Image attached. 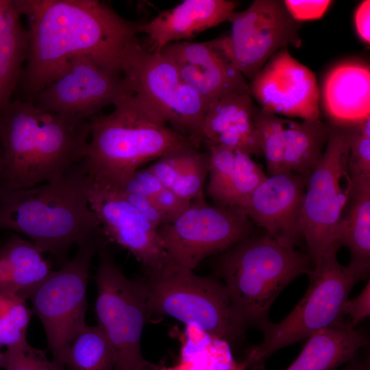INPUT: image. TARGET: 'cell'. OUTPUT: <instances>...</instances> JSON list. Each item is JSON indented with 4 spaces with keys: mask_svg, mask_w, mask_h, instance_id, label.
<instances>
[{
    "mask_svg": "<svg viewBox=\"0 0 370 370\" xmlns=\"http://www.w3.org/2000/svg\"><path fill=\"white\" fill-rule=\"evenodd\" d=\"M27 22L28 51L16 88L31 101L74 58L87 56L123 75L140 45L137 24L97 0H14Z\"/></svg>",
    "mask_w": 370,
    "mask_h": 370,
    "instance_id": "cell-1",
    "label": "cell"
},
{
    "mask_svg": "<svg viewBox=\"0 0 370 370\" xmlns=\"http://www.w3.org/2000/svg\"><path fill=\"white\" fill-rule=\"evenodd\" d=\"M89 121L12 100L0 118V186L26 188L64 175L86 156Z\"/></svg>",
    "mask_w": 370,
    "mask_h": 370,
    "instance_id": "cell-2",
    "label": "cell"
},
{
    "mask_svg": "<svg viewBox=\"0 0 370 370\" xmlns=\"http://www.w3.org/2000/svg\"><path fill=\"white\" fill-rule=\"evenodd\" d=\"M87 186L84 160L51 182L26 188L0 186V229L26 235L63 264L74 244L102 230Z\"/></svg>",
    "mask_w": 370,
    "mask_h": 370,
    "instance_id": "cell-3",
    "label": "cell"
},
{
    "mask_svg": "<svg viewBox=\"0 0 370 370\" xmlns=\"http://www.w3.org/2000/svg\"><path fill=\"white\" fill-rule=\"evenodd\" d=\"M113 106L110 113L88 120L84 162L94 182L114 186L145 162L179 149L197 148L133 92L122 95Z\"/></svg>",
    "mask_w": 370,
    "mask_h": 370,
    "instance_id": "cell-4",
    "label": "cell"
},
{
    "mask_svg": "<svg viewBox=\"0 0 370 370\" xmlns=\"http://www.w3.org/2000/svg\"><path fill=\"white\" fill-rule=\"evenodd\" d=\"M309 255L266 234L243 239L221 252L214 263L236 312L245 325L268 320L270 308L282 291L312 270Z\"/></svg>",
    "mask_w": 370,
    "mask_h": 370,
    "instance_id": "cell-5",
    "label": "cell"
},
{
    "mask_svg": "<svg viewBox=\"0 0 370 370\" xmlns=\"http://www.w3.org/2000/svg\"><path fill=\"white\" fill-rule=\"evenodd\" d=\"M340 247L332 246L314 265L307 291L284 319L260 325L262 341L247 352L241 364L243 370H263L266 360L278 350L345 321L343 305L353 286L364 278L340 264L336 256Z\"/></svg>",
    "mask_w": 370,
    "mask_h": 370,
    "instance_id": "cell-6",
    "label": "cell"
},
{
    "mask_svg": "<svg viewBox=\"0 0 370 370\" xmlns=\"http://www.w3.org/2000/svg\"><path fill=\"white\" fill-rule=\"evenodd\" d=\"M141 278L149 317L171 316L229 345L243 339L247 326L219 280L177 267Z\"/></svg>",
    "mask_w": 370,
    "mask_h": 370,
    "instance_id": "cell-7",
    "label": "cell"
},
{
    "mask_svg": "<svg viewBox=\"0 0 370 370\" xmlns=\"http://www.w3.org/2000/svg\"><path fill=\"white\" fill-rule=\"evenodd\" d=\"M108 239L103 230L77 244L75 256L24 295L44 327L53 360L64 367L68 350L86 324L92 259Z\"/></svg>",
    "mask_w": 370,
    "mask_h": 370,
    "instance_id": "cell-8",
    "label": "cell"
},
{
    "mask_svg": "<svg viewBox=\"0 0 370 370\" xmlns=\"http://www.w3.org/2000/svg\"><path fill=\"white\" fill-rule=\"evenodd\" d=\"M98 254L95 312L114 353L113 370H161L141 351L142 332L149 318L142 278L128 279L106 247Z\"/></svg>",
    "mask_w": 370,
    "mask_h": 370,
    "instance_id": "cell-9",
    "label": "cell"
},
{
    "mask_svg": "<svg viewBox=\"0 0 370 370\" xmlns=\"http://www.w3.org/2000/svg\"><path fill=\"white\" fill-rule=\"evenodd\" d=\"M329 125L325 149L307 180L301 215L302 236L314 265L338 245L336 228L352 188L347 169L352 125Z\"/></svg>",
    "mask_w": 370,
    "mask_h": 370,
    "instance_id": "cell-10",
    "label": "cell"
},
{
    "mask_svg": "<svg viewBox=\"0 0 370 370\" xmlns=\"http://www.w3.org/2000/svg\"><path fill=\"white\" fill-rule=\"evenodd\" d=\"M123 76L134 95L198 148L208 104L183 81L169 58L140 44L127 60Z\"/></svg>",
    "mask_w": 370,
    "mask_h": 370,
    "instance_id": "cell-11",
    "label": "cell"
},
{
    "mask_svg": "<svg viewBox=\"0 0 370 370\" xmlns=\"http://www.w3.org/2000/svg\"><path fill=\"white\" fill-rule=\"evenodd\" d=\"M251 223L241 208L210 205L202 198L158 233L171 266L193 271L209 256L251 236Z\"/></svg>",
    "mask_w": 370,
    "mask_h": 370,
    "instance_id": "cell-12",
    "label": "cell"
},
{
    "mask_svg": "<svg viewBox=\"0 0 370 370\" xmlns=\"http://www.w3.org/2000/svg\"><path fill=\"white\" fill-rule=\"evenodd\" d=\"M228 35L220 37L235 68L251 82L267 61L288 45L299 47L300 23L294 20L283 1L254 0L245 10L234 12Z\"/></svg>",
    "mask_w": 370,
    "mask_h": 370,
    "instance_id": "cell-13",
    "label": "cell"
},
{
    "mask_svg": "<svg viewBox=\"0 0 370 370\" xmlns=\"http://www.w3.org/2000/svg\"><path fill=\"white\" fill-rule=\"evenodd\" d=\"M127 92L132 91L123 75L89 57L79 56L71 60L31 101L46 111L89 120Z\"/></svg>",
    "mask_w": 370,
    "mask_h": 370,
    "instance_id": "cell-14",
    "label": "cell"
},
{
    "mask_svg": "<svg viewBox=\"0 0 370 370\" xmlns=\"http://www.w3.org/2000/svg\"><path fill=\"white\" fill-rule=\"evenodd\" d=\"M87 196L90 208L108 241L130 251L142 264L145 275H158L172 267L158 228L120 191L88 177Z\"/></svg>",
    "mask_w": 370,
    "mask_h": 370,
    "instance_id": "cell-15",
    "label": "cell"
},
{
    "mask_svg": "<svg viewBox=\"0 0 370 370\" xmlns=\"http://www.w3.org/2000/svg\"><path fill=\"white\" fill-rule=\"evenodd\" d=\"M254 122L269 175L292 172L308 177L325 149L329 123L297 121L261 108L255 112Z\"/></svg>",
    "mask_w": 370,
    "mask_h": 370,
    "instance_id": "cell-16",
    "label": "cell"
},
{
    "mask_svg": "<svg viewBox=\"0 0 370 370\" xmlns=\"http://www.w3.org/2000/svg\"><path fill=\"white\" fill-rule=\"evenodd\" d=\"M249 86L251 97L271 113L304 121L321 120L316 77L287 48L275 53Z\"/></svg>",
    "mask_w": 370,
    "mask_h": 370,
    "instance_id": "cell-17",
    "label": "cell"
},
{
    "mask_svg": "<svg viewBox=\"0 0 370 370\" xmlns=\"http://www.w3.org/2000/svg\"><path fill=\"white\" fill-rule=\"evenodd\" d=\"M160 52L208 104L230 94L249 93V82L232 63L220 37L201 42H172Z\"/></svg>",
    "mask_w": 370,
    "mask_h": 370,
    "instance_id": "cell-18",
    "label": "cell"
},
{
    "mask_svg": "<svg viewBox=\"0 0 370 370\" xmlns=\"http://www.w3.org/2000/svg\"><path fill=\"white\" fill-rule=\"evenodd\" d=\"M308 177L292 172L267 177L239 208L268 235L294 247L303 238L301 215Z\"/></svg>",
    "mask_w": 370,
    "mask_h": 370,
    "instance_id": "cell-19",
    "label": "cell"
},
{
    "mask_svg": "<svg viewBox=\"0 0 370 370\" xmlns=\"http://www.w3.org/2000/svg\"><path fill=\"white\" fill-rule=\"evenodd\" d=\"M237 5L230 0H184L151 21L137 24L138 32L148 36L150 50L159 52L170 43L193 38L228 21Z\"/></svg>",
    "mask_w": 370,
    "mask_h": 370,
    "instance_id": "cell-20",
    "label": "cell"
},
{
    "mask_svg": "<svg viewBox=\"0 0 370 370\" xmlns=\"http://www.w3.org/2000/svg\"><path fill=\"white\" fill-rule=\"evenodd\" d=\"M320 101L329 123L352 126L370 117V68L361 61H346L325 75Z\"/></svg>",
    "mask_w": 370,
    "mask_h": 370,
    "instance_id": "cell-21",
    "label": "cell"
},
{
    "mask_svg": "<svg viewBox=\"0 0 370 370\" xmlns=\"http://www.w3.org/2000/svg\"><path fill=\"white\" fill-rule=\"evenodd\" d=\"M254 106L249 93L230 94L208 103L202 123L203 141L262 155L254 122Z\"/></svg>",
    "mask_w": 370,
    "mask_h": 370,
    "instance_id": "cell-22",
    "label": "cell"
},
{
    "mask_svg": "<svg viewBox=\"0 0 370 370\" xmlns=\"http://www.w3.org/2000/svg\"><path fill=\"white\" fill-rule=\"evenodd\" d=\"M368 344L367 335L362 330L344 321L308 337L297 358L284 370H336Z\"/></svg>",
    "mask_w": 370,
    "mask_h": 370,
    "instance_id": "cell-23",
    "label": "cell"
},
{
    "mask_svg": "<svg viewBox=\"0 0 370 370\" xmlns=\"http://www.w3.org/2000/svg\"><path fill=\"white\" fill-rule=\"evenodd\" d=\"M42 254L32 242L12 234L0 248V295L24 298L42 281L52 271Z\"/></svg>",
    "mask_w": 370,
    "mask_h": 370,
    "instance_id": "cell-24",
    "label": "cell"
},
{
    "mask_svg": "<svg viewBox=\"0 0 370 370\" xmlns=\"http://www.w3.org/2000/svg\"><path fill=\"white\" fill-rule=\"evenodd\" d=\"M336 242L349 249L348 266L367 278L370 270V184H352L336 228Z\"/></svg>",
    "mask_w": 370,
    "mask_h": 370,
    "instance_id": "cell-25",
    "label": "cell"
},
{
    "mask_svg": "<svg viewBox=\"0 0 370 370\" xmlns=\"http://www.w3.org/2000/svg\"><path fill=\"white\" fill-rule=\"evenodd\" d=\"M28 34L17 10L0 36V118L12 101L27 60Z\"/></svg>",
    "mask_w": 370,
    "mask_h": 370,
    "instance_id": "cell-26",
    "label": "cell"
},
{
    "mask_svg": "<svg viewBox=\"0 0 370 370\" xmlns=\"http://www.w3.org/2000/svg\"><path fill=\"white\" fill-rule=\"evenodd\" d=\"M70 370H113L114 356L101 328L86 325L72 342L64 361Z\"/></svg>",
    "mask_w": 370,
    "mask_h": 370,
    "instance_id": "cell-27",
    "label": "cell"
},
{
    "mask_svg": "<svg viewBox=\"0 0 370 370\" xmlns=\"http://www.w3.org/2000/svg\"><path fill=\"white\" fill-rule=\"evenodd\" d=\"M266 178L251 156L235 150L233 171L222 206L239 208Z\"/></svg>",
    "mask_w": 370,
    "mask_h": 370,
    "instance_id": "cell-28",
    "label": "cell"
},
{
    "mask_svg": "<svg viewBox=\"0 0 370 370\" xmlns=\"http://www.w3.org/2000/svg\"><path fill=\"white\" fill-rule=\"evenodd\" d=\"M32 310L17 295H0V347H10L26 340Z\"/></svg>",
    "mask_w": 370,
    "mask_h": 370,
    "instance_id": "cell-29",
    "label": "cell"
},
{
    "mask_svg": "<svg viewBox=\"0 0 370 370\" xmlns=\"http://www.w3.org/2000/svg\"><path fill=\"white\" fill-rule=\"evenodd\" d=\"M351 131L347 169L352 184H370V117Z\"/></svg>",
    "mask_w": 370,
    "mask_h": 370,
    "instance_id": "cell-30",
    "label": "cell"
},
{
    "mask_svg": "<svg viewBox=\"0 0 370 370\" xmlns=\"http://www.w3.org/2000/svg\"><path fill=\"white\" fill-rule=\"evenodd\" d=\"M207 146L209 156L207 193L215 205L222 206L233 171L235 150L216 145Z\"/></svg>",
    "mask_w": 370,
    "mask_h": 370,
    "instance_id": "cell-31",
    "label": "cell"
},
{
    "mask_svg": "<svg viewBox=\"0 0 370 370\" xmlns=\"http://www.w3.org/2000/svg\"><path fill=\"white\" fill-rule=\"evenodd\" d=\"M208 171V153L196 149L170 188L180 197L190 202L204 198V187Z\"/></svg>",
    "mask_w": 370,
    "mask_h": 370,
    "instance_id": "cell-32",
    "label": "cell"
},
{
    "mask_svg": "<svg viewBox=\"0 0 370 370\" xmlns=\"http://www.w3.org/2000/svg\"><path fill=\"white\" fill-rule=\"evenodd\" d=\"M2 367L5 370H64L62 365L47 358L45 351L32 347L27 341L3 352Z\"/></svg>",
    "mask_w": 370,
    "mask_h": 370,
    "instance_id": "cell-33",
    "label": "cell"
},
{
    "mask_svg": "<svg viewBox=\"0 0 370 370\" xmlns=\"http://www.w3.org/2000/svg\"><path fill=\"white\" fill-rule=\"evenodd\" d=\"M196 149L187 147L167 153L147 168L164 188H170Z\"/></svg>",
    "mask_w": 370,
    "mask_h": 370,
    "instance_id": "cell-34",
    "label": "cell"
},
{
    "mask_svg": "<svg viewBox=\"0 0 370 370\" xmlns=\"http://www.w3.org/2000/svg\"><path fill=\"white\" fill-rule=\"evenodd\" d=\"M112 187L123 193L151 198H153L163 188L158 179L148 168L138 169Z\"/></svg>",
    "mask_w": 370,
    "mask_h": 370,
    "instance_id": "cell-35",
    "label": "cell"
},
{
    "mask_svg": "<svg viewBox=\"0 0 370 370\" xmlns=\"http://www.w3.org/2000/svg\"><path fill=\"white\" fill-rule=\"evenodd\" d=\"M283 2L292 18L299 23L321 18L333 3L328 0H285Z\"/></svg>",
    "mask_w": 370,
    "mask_h": 370,
    "instance_id": "cell-36",
    "label": "cell"
},
{
    "mask_svg": "<svg viewBox=\"0 0 370 370\" xmlns=\"http://www.w3.org/2000/svg\"><path fill=\"white\" fill-rule=\"evenodd\" d=\"M153 199L165 219L169 223L182 215L190 206L191 202L177 195L171 188H162Z\"/></svg>",
    "mask_w": 370,
    "mask_h": 370,
    "instance_id": "cell-37",
    "label": "cell"
},
{
    "mask_svg": "<svg viewBox=\"0 0 370 370\" xmlns=\"http://www.w3.org/2000/svg\"><path fill=\"white\" fill-rule=\"evenodd\" d=\"M368 280L360 294L352 299H347L343 308L344 317L348 316L349 324L356 325L370 315V282Z\"/></svg>",
    "mask_w": 370,
    "mask_h": 370,
    "instance_id": "cell-38",
    "label": "cell"
},
{
    "mask_svg": "<svg viewBox=\"0 0 370 370\" xmlns=\"http://www.w3.org/2000/svg\"><path fill=\"white\" fill-rule=\"evenodd\" d=\"M120 192L127 201L155 227L158 228L160 225L165 223L164 217L157 207L153 198L143 195Z\"/></svg>",
    "mask_w": 370,
    "mask_h": 370,
    "instance_id": "cell-39",
    "label": "cell"
},
{
    "mask_svg": "<svg viewBox=\"0 0 370 370\" xmlns=\"http://www.w3.org/2000/svg\"><path fill=\"white\" fill-rule=\"evenodd\" d=\"M357 34L366 45L370 43V1L365 0L357 7L354 14Z\"/></svg>",
    "mask_w": 370,
    "mask_h": 370,
    "instance_id": "cell-40",
    "label": "cell"
},
{
    "mask_svg": "<svg viewBox=\"0 0 370 370\" xmlns=\"http://www.w3.org/2000/svg\"><path fill=\"white\" fill-rule=\"evenodd\" d=\"M16 12L14 0H0V36L5 31Z\"/></svg>",
    "mask_w": 370,
    "mask_h": 370,
    "instance_id": "cell-41",
    "label": "cell"
},
{
    "mask_svg": "<svg viewBox=\"0 0 370 370\" xmlns=\"http://www.w3.org/2000/svg\"><path fill=\"white\" fill-rule=\"evenodd\" d=\"M340 370H370L369 358H357L356 356Z\"/></svg>",
    "mask_w": 370,
    "mask_h": 370,
    "instance_id": "cell-42",
    "label": "cell"
},
{
    "mask_svg": "<svg viewBox=\"0 0 370 370\" xmlns=\"http://www.w3.org/2000/svg\"><path fill=\"white\" fill-rule=\"evenodd\" d=\"M2 363H3V352L0 351V368L2 367Z\"/></svg>",
    "mask_w": 370,
    "mask_h": 370,
    "instance_id": "cell-43",
    "label": "cell"
},
{
    "mask_svg": "<svg viewBox=\"0 0 370 370\" xmlns=\"http://www.w3.org/2000/svg\"><path fill=\"white\" fill-rule=\"evenodd\" d=\"M1 148H0V160H1Z\"/></svg>",
    "mask_w": 370,
    "mask_h": 370,
    "instance_id": "cell-44",
    "label": "cell"
}]
</instances>
